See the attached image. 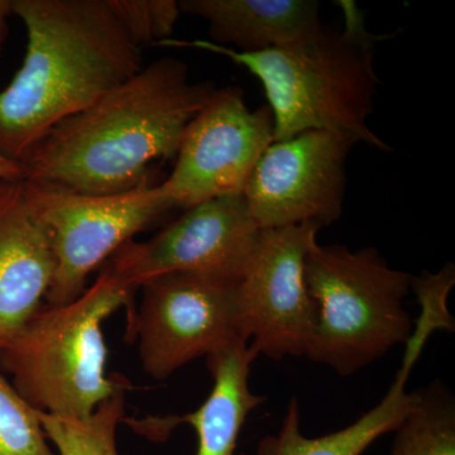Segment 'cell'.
I'll list each match as a JSON object with an SVG mask.
<instances>
[{
  "instance_id": "obj_1",
  "label": "cell",
  "mask_w": 455,
  "mask_h": 455,
  "mask_svg": "<svg viewBox=\"0 0 455 455\" xmlns=\"http://www.w3.org/2000/svg\"><path fill=\"white\" fill-rule=\"evenodd\" d=\"M217 89L193 82L178 59L156 60L56 124L23 161L25 180L88 196L152 184L154 164L176 157L188 125Z\"/></svg>"
},
{
  "instance_id": "obj_2",
  "label": "cell",
  "mask_w": 455,
  "mask_h": 455,
  "mask_svg": "<svg viewBox=\"0 0 455 455\" xmlns=\"http://www.w3.org/2000/svg\"><path fill=\"white\" fill-rule=\"evenodd\" d=\"M28 44L0 92V156L22 164L60 122L97 103L143 68L109 0H14Z\"/></svg>"
},
{
  "instance_id": "obj_3",
  "label": "cell",
  "mask_w": 455,
  "mask_h": 455,
  "mask_svg": "<svg viewBox=\"0 0 455 455\" xmlns=\"http://www.w3.org/2000/svg\"><path fill=\"white\" fill-rule=\"evenodd\" d=\"M338 4L343 11V28L322 25L304 40L281 49L238 52L208 40L175 38L157 46L206 51L247 68L265 89L275 140L302 132L331 131L379 151H391L367 122L379 85L374 47L388 35L368 31L364 14L355 2L340 0Z\"/></svg>"
},
{
  "instance_id": "obj_4",
  "label": "cell",
  "mask_w": 455,
  "mask_h": 455,
  "mask_svg": "<svg viewBox=\"0 0 455 455\" xmlns=\"http://www.w3.org/2000/svg\"><path fill=\"white\" fill-rule=\"evenodd\" d=\"M106 267L76 300L47 305L0 343V367L27 403L44 414L85 418L121 391L127 379L108 376L104 322L127 307L134 292Z\"/></svg>"
},
{
  "instance_id": "obj_5",
  "label": "cell",
  "mask_w": 455,
  "mask_h": 455,
  "mask_svg": "<svg viewBox=\"0 0 455 455\" xmlns=\"http://www.w3.org/2000/svg\"><path fill=\"white\" fill-rule=\"evenodd\" d=\"M304 280L313 302L305 357L340 376L370 366L414 333L403 307L412 276L392 268L376 248L316 242L305 259Z\"/></svg>"
},
{
  "instance_id": "obj_6",
  "label": "cell",
  "mask_w": 455,
  "mask_h": 455,
  "mask_svg": "<svg viewBox=\"0 0 455 455\" xmlns=\"http://www.w3.org/2000/svg\"><path fill=\"white\" fill-rule=\"evenodd\" d=\"M25 182L52 241L56 267L44 299L47 305L76 300L94 269L173 208L158 184L109 196H88Z\"/></svg>"
},
{
  "instance_id": "obj_7",
  "label": "cell",
  "mask_w": 455,
  "mask_h": 455,
  "mask_svg": "<svg viewBox=\"0 0 455 455\" xmlns=\"http://www.w3.org/2000/svg\"><path fill=\"white\" fill-rule=\"evenodd\" d=\"M236 283L175 272L142 284V302L128 322V334L139 339L145 372L158 381L166 379L194 359L209 357L242 339L236 326Z\"/></svg>"
},
{
  "instance_id": "obj_8",
  "label": "cell",
  "mask_w": 455,
  "mask_h": 455,
  "mask_svg": "<svg viewBox=\"0 0 455 455\" xmlns=\"http://www.w3.org/2000/svg\"><path fill=\"white\" fill-rule=\"evenodd\" d=\"M274 142L268 106L251 110L243 90L218 88L185 132L172 172L158 185L173 208L241 196L260 156Z\"/></svg>"
},
{
  "instance_id": "obj_9",
  "label": "cell",
  "mask_w": 455,
  "mask_h": 455,
  "mask_svg": "<svg viewBox=\"0 0 455 455\" xmlns=\"http://www.w3.org/2000/svg\"><path fill=\"white\" fill-rule=\"evenodd\" d=\"M260 232L243 194L215 197L187 209L149 241H128L110 257L107 267L134 290L175 272L239 281Z\"/></svg>"
},
{
  "instance_id": "obj_10",
  "label": "cell",
  "mask_w": 455,
  "mask_h": 455,
  "mask_svg": "<svg viewBox=\"0 0 455 455\" xmlns=\"http://www.w3.org/2000/svg\"><path fill=\"white\" fill-rule=\"evenodd\" d=\"M320 228L301 224L260 232L259 244L235 287L239 337L259 355L281 361L307 352L313 302L305 259Z\"/></svg>"
},
{
  "instance_id": "obj_11",
  "label": "cell",
  "mask_w": 455,
  "mask_h": 455,
  "mask_svg": "<svg viewBox=\"0 0 455 455\" xmlns=\"http://www.w3.org/2000/svg\"><path fill=\"white\" fill-rule=\"evenodd\" d=\"M357 140L346 133L307 131L275 140L260 156L243 191L259 229L331 226L343 214L346 164Z\"/></svg>"
},
{
  "instance_id": "obj_12",
  "label": "cell",
  "mask_w": 455,
  "mask_h": 455,
  "mask_svg": "<svg viewBox=\"0 0 455 455\" xmlns=\"http://www.w3.org/2000/svg\"><path fill=\"white\" fill-rule=\"evenodd\" d=\"M55 256L25 180L0 179V343L42 307Z\"/></svg>"
},
{
  "instance_id": "obj_13",
  "label": "cell",
  "mask_w": 455,
  "mask_h": 455,
  "mask_svg": "<svg viewBox=\"0 0 455 455\" xmlns=\"http://www.w3.org/2000/svg\"><path fill=\"white\" fill-rule=\"evenodd\" d=\"M433 324L427 320L415 323L414 333L407 340L403 366L381 403L344 429L320 438H307L301 431L300 403L290 401L283 427L277 435L260 440L257 455H362L377 439L400 427L420 400V390H406L407 379L418 361Z\"/></svg>"
},
{
  "instance_id": "obj_14",
  "label": "cell",
  "mask_w": 455,
  "mask_h": 455,
  "mask_svg": "<svg viewBox=\"0 0 455 455\" xmlns=\"http://www.w3.org/2000/svg\"><path fill=\"white\" fill-rule=\"evenodd\" d=\"M257 357L259 353L242 339L206 357L212 388L203 405L190 414L148 421L149 431L164 436L178 425L188 424L196 433V455H238L239 434L248 415L266 401L251 390V367Z\"/></svg>"
},
{
  "instance_id": "obj_15",
  "label": "cell",
  "mask_w": 455,
  "mask_h": 455,
  "mask_svg": "<svg viewBox=\"0 0 455 455\" xmlns=\"http://www.w3.org/2000/svg\"><path fill=\"white\" fill-rule=\"evenodd\" d=\"M181 13L203 18L212 44L238 52L289 46L316 31V0H181Z\"/></svg>"
},
{
  "instance_id": "obj_16",
  "label": "cell",
  "mask_w": 455,
  "mask_h": 455,
  "mask_svg": "<svg viewBox=\"0 0 455 455\" xmlns=\"http://www.w3.org/2000/svg\"><path fill=\"white\" fill-rule=\"evenodd\" d=\"M391 455H455V403L443 383L420 390V400L397 427Z\"/></svg>"
},
{
  "instance_id": "obj_17",
  "label": "cell",
  "mask_w": 455,
  "mask_h": 455,
  "mask_svg": "<svg viewBox=\"0 0 455 455\" xmlns=\"http://www.w3.org/2000/svg\"><path fill=\"white\" fill-rule=\"evenodd\" d=\"M47 439L60 455H118L116 429L124 421L125 391L118 392L85 418L38 411Z\"/></svg>"
},
{
  "instance_id": "obj_18",
  "label": "cell",
  "mask_w": 455,
  "mask_h": 455,
  "mask_svg": "<svg viewBox=\"0 0 455 455\" xmlns=\"http://www.w3.org/2000/svg\"><path fill=\"white\" fill-rule=\"evenodd\" d=\"M40 415L0 372V455H55Z\"/></svg>"
},
{
  "instance_id": "obj_19",
  "label": "cell",
  "mask_w": 455,
  "mask_h": 455,
  "mask_svg": "<svg viewBox=\"0 0 455 455\" xmlns=\"http://www.w3.org/2000/svg\"><path fill=\"white\" fill-rule=\"evenodd\" d=\"M134 44L140 47L169 40L181 13L176 0H109Z\"/></svg>"
},
{
  "instance_id": "obj_20",
  "label": "cell",
  "mask_w": 455,
  "mask_h": 455,
  "mask_svg": "<svg viewBox=\"0 0 455 455\" xmlns=\"http://www.w3.org/2000/svg\"><path fill=\"white\" fill-rule=\"evenodd\" d=\"M14 14V0H0V55L8 38V18Z\"/></svg>"
},
{
  "instance_id": "obj_21",
  "label": "cell",
  "mask_w": 455,
  "mask_h": 455,
  "mask_svg": "<svg viewBox=\"0 0 455 455\" xmlns=\"http://www.w3.org/2000/svg\"><path fill=\"white\" fill-rule=\"evenodd\" d=\"M25 167L22 164L0 156V179L3 180H25Z\"/></svg>"
}]
</instances>
